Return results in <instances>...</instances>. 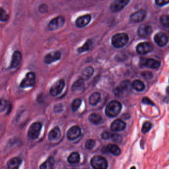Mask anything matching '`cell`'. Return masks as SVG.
<instances>
[{
    "label": "cell",
    "mask_w": 169,
    "mask_h": 169,
    "mask_svg": "<svg viewBox=\"0 0 169 169\" xmlns=\"http://www.w3.org/2000/svg\"><path fill=\"white\" fill-rule=\"evenodd\" d=\"M92 46H93V41L92 39H88L86 41L83 46L77 49V52L81 53L89 51L92 48Z\"/></svg>",
    "instance_id": "obj_24"
},
{
    "label": "cell",
    "mask_w": 169,
    "mask_h": 169,
    "mask_svg": "<svg viewBox=\"0 0 169 169\" xmlns=\"http://www.w3.org/2000/svg\"><path fill=\"white\" fill-rule=\"evenodd\" d=\"M91 16L90 15H85L77 18L76 21V25L78 28H83L86 26L90 22Z\"/></svg>",
    "instance_id": "obj_13"
},
{
    "label": "cell",
    "mask_w": 169,
    "mask_h": 169,
    "mask_svg": "<svg viewBox=\"0 0 169 169\" xmlns=\"http://www.w3.org/2000/svg\"><path fill=\"white\" fill-rule=\"evenodd\" d=\"M65 85V82L63 79H60L56 82L51 87L50 91L51 95L54 97L59 95L62 92Z\"/></svg>",
    "instance_id": "obj_8"
},
{
    "label": "cell",
    "mask_w": 169,
    "mask_h": 169,
    "mask_svg": "<svg viewBox=\"0 0 169 169\" xmlns=\"http://www.w3.org/2000/svg\"><path fill=\"white\" fill-rule=\"evenodd\" d=\"M146 16V12L144 10H141L131 15L130 21L134 23H138L143 21Z\"/></svg>",
    "instance_id": "obj_12"
},
{
    "label": "cell",
    "mask_w": 169,
    "mask_h": 169,
    "mask_svg": "<svg viewBox=\"0 0 169 169\" xmlns=\"http://www.w3.org/2000/svg\"><path fill=\"white\" fill-rule=\"evenodd\" d=\"M65 22V19L62 16H58L54 18L50 21L48 28L50 31H55L63 27Z\"/></svg>",
    "instance_id": "obj_4"
},
{
    "label": "cell",
    "mask_w": 169,
    "mask_h": 169,
    "mask_svg": "<svg viewBox=\"0 0 169 169\" xmlns=\"http://www.w3.org/2000/svg\"><path fill=\"white\" fill-rule=\"evenodd\" d=\"M131 87H132V84H131L129 80H124L120 83L119 87L115 89V93L118 95L125 91L129 90L131 89Z\"/></svg>",
    "instance_id": "obj_18"
},
{
    "label": "cell",
    "mask_w": 169,
    "mask_h": 169,
    "mask_svg": "<svg viewBox=\"0 0 169 169\" xmlns=\"http://www.w3.org/2000/svg\"><path fill=\"white\" fill-rule=\"evenodd\" d=\"M61 52L59 51H54L47 54L44 57V62L46 64H50L61 59Z\"/></svg>",
    "instance_id": "obj_11"
},
{
    "label": "cell",
    "mask_w": 169,
    "mask_h": 169,
    "mask_svg": "<svg viewBox=\"0 0 169 169\" xmlns=\"http://www.w3.org/2000/svg\"><path fill=\"white\" fill-rule=\"evenodd\" d=\"M152 32V28L151 26L148 24H143L140 25L138 30H137V33L138 35L140 37L146 38L148 37L150 35Z\"/></svg>",
    "instance_id": "obj_14"
},
{
    "label": "cell",
    "mask_w": 169,
    "mask_h": 169,
    "mask_svg": "<svg viewBox=\"0 0 169 169\" xmlns=\"http://www.w3.org/2000/svg\"><path fill=\"white\" fill-rule=\"evenodd\" d=\"M126 123L121 119H117L112 123L111 129L114 132L123 131L126 128Z\"/></svg>",
    "instance_id": "obj_17"
},
{
    "label": "cell",
    "mask_w": 169,
    "mask_h": 169,
    "mask_svg": "<svg viewBox=\"0 0 169 169\" xmlns=\"http://www.w3.org/2000/svg\"><path fill=\"white\" fill-rule=\"evenodd\" d=\"M152 125L151 122H148V121L145 122L142 127V132L143 134H146L150 131V129L152 128Z\"/></svg>",
    "instance_id": "obj_33"
},
{
    "label": "cell",
    "mask_w": 169,
    "mask_h": 169,
    "mask_svg": "<svg viewBox=\"0 0 169 169\" xmlns=\"http://www.w3.org/2000/svg\"><path fill=\"white\" fill-rule=\"evenodd\" d=\"M140 64L141 66L151 69H156L158 68L161 65L160 62L156 60L143 58H141L140 59Z\"/></svg>",
    "instance_id": "obj_9"
},
{
    "label": "cell",
    "mask_w": 169,
    "mask_h": 169,
    "mask_svg": "<svg viewBox=\"0 0 169 169\" xmlns=\"http://www.w3.org/2000/svg\"><path fill=\"white\" fill-rule=\"evenodd\" d=\"M89 121L94 125H98L102 120V116L97 113H93L90 115L88 117Z\"/></svg>",
    "instance_id": "obj_25"
},
{
    "label": "cell",
    "mask_w": 169,
    "mask_h": 169,
    "mask_svg": "<svg viewBox=\"0 0 169 169\" xmlns=\"http://www.w3.org/2000/svg\"><path fill=\"white\" fill-rule=\"evenodd\" d=\"M21 159L19 158L14 157L7 162V168L10 169H16L19 168L21 163Z\"/></svg>",
    "instance_id": "obj_20"
},
{
    "label": "cell",
    "mask_w": 169,
    "mask_h": 169,
    "mask_svg": "<svg viewBox=\"0 0 169 169\" xmlns=\"http://www.w3.org/2000/svg\"><path fill=\"white\" fill-rule=\"evenodd\" d=\"M1 22H4V21H7L8 19H9V16L8 14L7 13V12L3 8H1Z\"/></svg>",
    "instance_id": "obj_34"
},
{
    "label": "cell",
    "mask_w": 169,
    "mask_h": 169,
    "mask_svg": "<svg viewBox=\"0 0 169 169\" xmlns=\"http://www.w3.org/2000/svg\"><path fill=\"white\" fill-rule=\"evenodd\" d=\"M145 84L141 80L136 79L132 83V87L137 91H142L145 89Z\"/></svg>",
    "instance_id": "obj_26"
},
{
    "label": "cell",
    "mask_w": 169,
    "mask_h": 169,
    "mask_svg": "<svg viewBox=\"0 0 169 169\" xmlns=\"http://www.w3.org/2000/svg\"><path fill=\"white\" fill-rule=\"evenodd\" d=\"M36 76L33 72L27 73L25 77L21 82L20 86L22 88L29 87L35 84Z\"/></svg>",
    "instance_id": "obj_6"
},
{
    "label": "cell",
    "mask_w": 169,
    "mask_h": 169,
    "mask_svg": "<svg viewBox=\"0 0 169 169\" xmlns=\"http://www.w3.org/2000/svg\"><path fill=\"white\" fill-rule=\"evenodd\" d=\"M107 147L108 152L115 156H119L121 153L120 148L116 144H109Z\"/></svg>",
    "instance_id": "obj_27"
},
{
    "label": "cell",
    "mask_w": 169,
    "mask_h": 169,
    "mask_svg": "<svg viewBox=\"0 0 169 169\" xmlns=\"http://www.w3.org/2000/svg\"><path fill=\"white\" fill-rule=\"evenodd\" d=\"M84 85V79L81 77L78 80H76V82H74V83L71 86V90L73 91V92L80 90L82 89H83Z\"/></svg>",
    "instance_id": "obj_23"
},
{
    "label": "cell",
    "mask_w": 169,
    "mask_h": 169,
    "mask_svg": "<svg viewBox=\"0 0 169 169\" xmlns=\"http://www.w3.org/2000/svg\"><path fill=\"white\" fill-rule=\"evenodd\" d=\"M141 75L147 79H151L152 77H153V73L149 71H143V73H141Z\"/></svg>",
    "instance_id": "obj_37"
},
{
    "label": "cell",
    "mask_w": 169,
    "mask_h": 169,
    "mask_svg": "<svg viewBox=\"0 0 169 169\" xmlns=\"http://www.w3.org/2000/svg\"><path fill=\"white\" fill-rule=\"evenodd\" d=\"M41 129V123L39 122L33 123L31 124L28 129V137L32 140L37 139L40 135Z\"/></svg>",
    "instance_id": "obj_5"
},
{
    "label": "cell",
    "mask_w": 169,
    "mask_h": 169,
    "mask_svg": "<svg viewBox=\"0 0 169 169\" xmlns=\"http://www.w3.org/2000/svg\"><path fill=\"white\" fill-rule=\"evenodd\" d=\"M39 12L42 13H46L48 10V7L46 4H42L39 7Z\"/></svg>",
    "instance_id": "obj_41"
},
{
    "label": "cell",
    "mask_w": 169,
    "mask_h": 169,
    "mask_svg": "<svg viewBox=\"0 0 169 169\" xmlns=\"http://www.w3.org/2000/svg\"><path fill=\"white\" fill-rule=\"evenodd\" d=\"M122 108V104L119 101L116 100L111 101L106 108V115L109 117H116L120 113Z\"/></svg>",
    "instance_id": "obj_1"
},
{
    "label": "cell",
    "mask_w": 169,
    "mask_h": 169,
    "mask_svg": "<svg viewBox=\"0 0 169 169\" xmlns=\"http://www.w3.org/2000/svg\"><path fill=\"white\" fill-rule=\"evenodd\" d=\"M129 1L130 0H115L110 4V10L113 12H120L129 3Z\"/></svg>",
    "instance_id": "obj_10"
},
{
    "label": "cell",
    "mask_w": 169,
    "mask_h": 169,
    "mask_svg": "<svg viewBox=\"0 0 169 169\" xmlns=\"http://www.w3.org/2000/svg\"><path fill=\"white\" fill-rule=\"evenodd\" d=\"M166 91L167 92V93L169 94V86H168V87L167 88Z\"/></svg>",
    "instance_id": "obj_43"
},
{
    "label": "cell",
    "mask_w": 169,
    "mask_h": 169,
    "mask_svg": "<svg viewBox=\"0 0 169 169\" xmlns=\"http://www.w3.org/2000/svg\"><path fill=\"white\" fill-rule=\"evenodd\" d=\"M80 155L77 152H73L68 156V161L71 164H76L79 163L80 161Z\"/></svg>",
    "instance_id": "obj_28"
},
{
    "label": "cell",
    "mask_w": 169,
    "mask_h": 169,
    "mask_svg": "<svg viewBox=\"0 0 169 169\" xmlns=\"http://www.w3.org/2000/svg\"><path fill=\"white\" fill-rule=\"evenodd\" d=\"M112 135V133L107 132V131H105L103 132L102 134V137L103 140H109L110 138H111Z\"/></svg>",
    "instance_id": "obj_38"
},
{
    "label": "cell",
    "mask_w": 169,
    "mask_h": 169,
    "mask_svg": "<svg viewBox=\"0 0 169 169\" xmlns=\"http://www.w3.org/2000/svg\"><path fill=\"white\" fill-rule=\"evenodd\" d=\"M82 104V100L80 99H76L73 101L71 104V109L73 111L76 112L78 110Z\"/></svg>",
    "instance_id": "obj_32"
},
{
    "label": "cell",
    "mask_w": 169,
    "mask_h": 169,
    "mask_svg": "<svg viewBox=\"0 0 169 169\" xmlns=\"http://www.w3.org/2000/svg\"><path fill=\"white\" fill-rule=\"evenodd\" d=\"M94 68L91 67H86L82 71V78L84 80H87L90 79L94 73Z\"/></svg>",
    "instance_id": "obj_22"
},
{
    "label": "cell",
    "mask_w": 169,
    "mask_h": 169,
    "mask_svg": "<svg viewBox=\"0 0 169 169\" xmlns=\"http://www.w3.org/2000/svg\"><path fill=\"white\" fill-rule=\"evenodd\" d=\"M153 46L149 42H144L138 44L137 46V52L140 55H145L152 51Z\"/></svg>",
    "instance_id": "obj_7"
},
{
    "label": "cell",
    "mask_w": 169,
    "mask_h": 169,
    "mask_svg": "<svg viewBox=\"0 0 169 169\" xmlns=\"http://www.w3.org/2000/svg\"><path fill=\"white\" fill-rule=\"evenodd\" d=\"M112 140L115 143H121L122 141L123 138L121 135L119 134H112L111 137Z\"/></svg>",
    "instance_id": "obj_36"
},
{
    "label": "cell",
    "mask_w": 169,
    "mask_h": 169,
    "mask_svg": "<svg viewBox=\"0 0 169 169\" xmlns=\"http://www.w3.org/2000/svg\"><path fill=\"white\" fill-rule=\"evenodd\" d=\"M61 137V131L58 127L54 128L49 132L48 138L50 140H58Z\"/></svg>",
    "instance_id": "obj_21"
},
{
    "label": "cell",
    "mask_w": 169,
    "mask_h": 169,
    "mask_svg": "<svg viewBox=\"0 0 169 169\" xmlns=\"http://www.w3.org/2000/svg\"><path fill=\"white\" fill-rule=\"evenodd\" d=\"M160 22L164 26L169 28V15H163L161 16Z\"/></svg>",
    "instance_id": "obj_31"
},
{
    "label": "cell",
    "mask_w": 169,
    "mask_h": 169,
    "mask_svg": "<svg viewBox=\"0 0 169 169\" xmlns=\"http://www.w3.org/2000/svg\"><path fill=\"white\" fill-rule=\"evenodd\" d=\"M101 95L98 92H95L91 95L89 99V104L91 105L95 106L99 102Z\"/></svg>",
    "instance_id": "obj_30"
},
{
    "label": "cell",
    "mask_w": 169,
    "mask_h": 169,
    "mask_svg": "<svg viewBox=\"0 0 169 169\" xmlns=\"http://www.w3.org/2000/svg\"><path fill=\"white\" fill-rule=\"evenodd\" d=\"M154 40L158 46L163 47L168 43V37L165 33L159 32L155 35Z\"/></svg>",
    "instance_id": "obj_15"
},
{
    "label": "cell",
    "mask_w": 169,
    "mask_h": 169,
    "mask_svg": "<svg viewBox=\"0 0 169 169\" xmlns=\"http://www.w3.org/2000/svg\"><path fill=\"white\" fill-rule=\"evenodd\" d=\"M91 165L96 169H106L108 168L107 160L101 156H95L91 160Z\"/></svg>",
    "instance_id": "obj_3"
},
{
    "label": "cell",
    "mask_w": 169,
    "mask_h": 169,
    "mask_svg": "<svg viewBox=\"0 0 169 169\" xmlns=\"http://www.w3.org/2000/svg\"><path fill=\"white\" fill-rule=\"evenodd\" d=\"M55 163V159L52 157H50L44 163L40 166V168L42 169H51L53 168Z\"/></svg>",
    "instance_id": "obj_29"
},
{
    "label": "cell",
    "mask_w": 169,
    "mask_h": 169,
    "mask_svg": "<svg viewBox=\"0 0 169 169\" xmlns=\"http://www.w3.org/2000/svg\"><path fill=\"white\" fill-rule=\"evenodd\" d=\"M129 36L125 33H119L113 36L112 38V44L116 48L123 47L128 43Z\"/></svg>",
    "instance_id": "obj_2"
},
{
    "label": "cell",
    "mask_w": 169,
    "mask_h": 169,
    "mask_svg": "<svg viewBox=\"0 0 169 169\" xmlns=\"http://www.w3.org/2000/svg\"><path fill=\"white\" fill-rule=\"evenodd\" d=\"M155 3L158 6H163L169 3V0H155Z\"/></svg>",
    "instance_id": "obj_40"
},
{
    "label": "cell",
    "mask_w": 169,
    "mask_h": 169,
    "mask_svg": "<svg viewBox=\"0 0 169 169\" xmlns=\"http://www.w3.org/2000/svg\"><path fill=\"white\" fill-rule=\"evenodd\" d=\"M142 103L143 104H146V105H149L153 106H154L155 104L149 98L147 97H144L142 99Z\"/></svg>",
    "instance_id": "obj_39"
},
{
    "label": "cell",
    "mask_w": 169,
    "mask_h": 169,
    "mask_svg": "<svg viewBox=\"0 0 169 169\" xmlns=\"http://www.w3.org/2000/svg\"><path fill=\"white\" fill-rule=\"evenodd\" d=\"M21 60H22V55L21 52L18 51H15L12 56L10 68H15L18 67L19 64H21Z\"/></svg>",
    "instance_id": "obj_19"
},
{
    "label": "cell",
    "mask_w": 169,
    "mask_h": 169,
    "mask_svg": "<svg viewBox=\"0 0 169 169\" xmlns=\"http://www.w3.org/2000/svg\"><path fill=\"white\" fill-rule=\"evenodd\" d=\"M7 101L1 99V107H0V110H1V112H2L3 111H4V109H6V107L7 106Z\"/></svg>",
    "instance_id": "obj_42"
},
{
    "label": "cell",
    "mask_w": 169,
    "mask_h": 169,
    "mask_svg": "<svg viewBox=\"0 0 169 169\" xmlns=\"http://www.w3.org/2000/svg\"><path fill=\"white\" fill-rule=\"evenodd\" d=\"M95 141L93 140H88L85 143V148L88 150H91L95 146Z\"/></svg>",
    "instance_id": "obj_35"
},
{
    "label": "cell",
    "mask_w": 169,
    "mask_h": 169,
    "mask_svg": "<svg viewBox=\"0 0 169 169\" xmlns=\"http://www.w3.org/2000/svg\"><path fill=\"white\" fill-rule=\"evenodd\" d=\"M82 133L81 129L78 126H72L67 132V137L68 140H73L78 138Z\"/></svg>",
    "instance_id": "obj_16"
}]
</instances>
